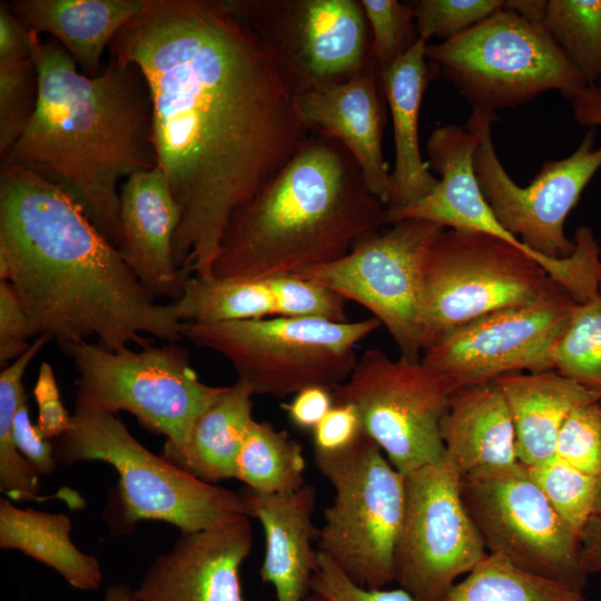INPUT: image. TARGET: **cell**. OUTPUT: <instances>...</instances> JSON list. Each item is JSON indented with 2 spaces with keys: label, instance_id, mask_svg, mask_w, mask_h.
<instances>
[{
  "label": "cell",
  "instance_id": "obj_1",
  "mask_svg": "<svg viewBox=\"0 0 601 601\" xmlns=\"http://www.w3.org/2000/svg\"><path fill=\"white\" fill-rule=\"evenodd\" d=\"M109 53L149 88L152 144L179 207L186 279L213 276L226 228L309 136L273 57L224 0H148Z\"/></svg>",
  "mask_w": 601,
  "mask_h": 601
},
{
  "label": "cell",
  "instance_id": "obj_2",
  "mask_svg": "<svg viewBox=\"0 0 601 601\" xmlns=\"http://www.w3.org/2000/svg\"><path fill=\"white\" fill-rule=\"evenodd\" d=\"M0 280L18 293L38 336L60 346L95 336L108 351L150 335L181 341L175 303L137 279L82 207L33 171L1 164Z\"/></svg>",
  "mask_w": 601,
  "mask_h": 601
},
{
  "label": "cell",
  "instance_id": "obj_3",
  "mask_svg": "<svg viewBox=\"0 0 601 601\" xmlns=\"http://www.w3.org/2000/svg\"><path fill=\"white\" fill-rule=\"evenodd\" d=\"M29 36L37 107L1 164L60 187L118 248V183L157 166L146 79L136 65L115 58L98 76H87L57 41H43L35 31Z\"/></svg>",
  "mask_w": 601,
  "mask_h": 601
},
{
  "label": "cell",
  "instance_id": "obj_4",
  "mask_svg": "<svg viewBox=\"0 0 601 601\" xmlns=\"http://www.w3.org/2000/svg\"><path fill=\"white\" fill-rule=\"evenodd\" d=\"M386 206L352 155L309 134L286 166L231 217L213 266L219 278L265 279L334 262L380 233Z\"/></svg>",
  "mask_w": 601,
  "mask_h": 601
},
{
  "label": "cell",
  "instance_id": "obj_5",
  "mask_svg": "<svg viewBox=\"0 0 601 601\" xmlns=\"http://www.w3.org/2000/svg\"><path fill=\"white\" fill-rule=\"evenodd\" d=\"M53 449L58 464L101 461L118 473L104 512L110 534L130 533L142 520L162 521L186 534L249 516L239 492L205 482L151 453L117 414L83 402L76 401L71 425L53 441Z\"/></svg>",
  "mask_w": 601,
  "mask_h": 601
},
{
  "label": "cell",
  "instance_id": "obj_6",
  "mask_svg": "<svg viewBox=\"0 0 601 601\" xmlns=\"http://www.w3.org/2000/svg\"><path fill=\"white\" fill-rule=\"evenodd\" d=\"M381 326L373 316L345 323L272 316L185 323L183 337L224 356L254 395L279 398L311 386L336 390L356 365L357 344Z\"/></svg>",
  "mask_w": 601,
  "mask_h": 601
},
{
  "label": "cell",
  "instance_id": "obj_7",
  "mask_svg": "<svg viewBox=\"0 0 601 601\" xmlns=\"http://www.w3.org/2000/svg\"><path fill=\"white\" fill-rule=\"evenodd\" d=\"M61 348L78 374L76 401L129 412L145 428L166 436V460L185 452L196 421L227 387L199 381L187 349L177 343L112 352L83 341Z\"/></svg>",
  "mask_w": 601,
  "mask_h": 601
},
{
  "label": "cell",
  "instance_id": "obj_8",
  "mask_svg": "<svg viewBox=\"0 0 601 601\" xmlns=\"http://www.w3.org/2000/svg\"><path fill=\"white\" fill-rule=\"evenodd\" d=\"M425 56L472 108L489 111L549 90L572 101L588 86L542 24L504 8L455 38L427 45Z\"/></svg>",
  "mask_w": 601,
  "mask_h": 601
},
{
  "label": "cell",
  "instance_id": "obj_9",
  "mask_svg": "<svg viewBox=\"0 0 601 601\" xmlns=\"http://www.w3.org/2000/svg\"><path fill=\"white\" fill-rule=\"evenodd\" d=\"M314 462L334 490L317 550L358 585L382 589L392 583L405 475L365 432L347 449L314 451Z\"/></svg>",
  "mask_w": 601,
  "mask_h": 601
},
{
  "label": "cell",
  "instance_id": "obj_10",
  "mask_svg": "<svg viewBox=\"0 0 601 601\" xmlns=\"http://www.w3.org/2000/svg\"><path fill=\"white\" fill-rule=\"evenodd\" d=\"M554 282L525 252L499 237L443 229L423 266L422 348L483 315L539 298Z\"/></svg>",
  "mask_w": 601,
  "mask_h": 601
},
{
  "label": "cell",
  "instance_id": "obj_11",
  "mask_svg": "<svg viewBox=\"0 0 601 601\" xmlns=\"http://www.w3.org/2000/svg\"><path fill=\"white\" fill-rule=\"evenodd\" d=\"M265 45L293 97L347 81L375 62L356 0H224Z\"/></svg>",
  "mask_w": 601,
  "mask_h": 601
},
{
  "label": "cell",
  "instance_id": "obj_12",
  "mask_svg": "<svg viewBox=\"0 0 601 601\" xmlns=\"http://www.w3.org/2000/svg\"><path fill=\"white\" fill-rule=\"evenodd\" d=\"M454 384L421 358L366 349L334 402L353 404L365 434L402 474L445 457L441 421Z\"/></svg>",
  "mask_w": 601,
  "mask_h": 601
},
{
  "label": "cell",
  "instance_id": "obj_13",
  "mask_svg": "<svg viewBox=\"0 0 601 601\" xmlns=\"http://www.w3.org/2000/svg\"><path fill=\"white\" fill-rule=\"evenodd\" d=\"M461 495L489 553L583 592L580 535L520 462L461 475Z\"/></svg>",
  "mask_w": 601,
  "mask_h": 601
},
{
  "label": "cell",
  "instance_id": "obj_14",
  "mask_svg": "<svg viewBox=\"0 0 601 601\" xmlns=\"http://www.w3.org/2000/svg\"><path fill=\"white\" fill-rule=\"evenodd\" d=\"M460 483L461 473L446 457L405 475L394 574L416 601H440L487 554Z\"/></svg>",
  "mask_w": 601,
  "mask_h": 601
},
{
  "label": "cell",
  "instance_id": "obj_15",
  "mask_svg": "<svg viewBox=\"0 0 601 601\" xmlns=\"http://www.w3.org/2000/svg\"><path fill=\"white\" fill-rule=\"evenodd\" d=\"M494 111L472 108L466 126L479 135L474 156L483 196L501 226L534 253L561 259L574 250L564 221L583 189L601 168V147L594 149L597 130L590 128L573 154L543 164L530 185L515 184L502 166L492 141Z\"/></svg>",
  "mask_w": 601,
  "mask_h": 601
},
{
  "label": "cell",
  "instance_id": "obj_16",
  "mask_svg": "<svg viewBox=\"0 0 601 601\" xmlns=\"http://www.w3.org/2000/svg\"><path fill=\"white\" fill-rule=\"evenodd\" d=\"M443 229L426 220H401L361 242L347 255L294 276L319 283L364 306L387 329L400 355L420 359L423 266Z\"/></svg>",
  "mask_w": 601,
  "mask_h": 601
},
{
  "label": "cell",
  "instance_id": "obj_17",
  "mask_svg": "<svg viewBox=\"0 0 601 601\" xmlns=\"http://www.w3.org/2000/svg\"><path fill=\"white\" fill-rule=\"evenodd\" d=\"M578 302L556 282L539 298L483 315L423 349L421 361L456 387L552 370L553 349Z\"/></svg>",
  "mask_w": 601,
  "mask_h": 601
},
{
  "label": "cell",
  "instance_id": "obj_18",
  "mask_svg": "<svg viewBox=\"0 0 601 601\" xmlns=\"http://www.w3.org/2000/svg\"><path fill=\"white\" fill-rule=\"evenodd\" d=\"M253 546L247 515L210 529L181 534L154 560L135 601H245L240 566Z\"/></svg>",
  "mask_w": 601,
  "mask_h": 601
},
{
  "label": "cell",
  "instance_id": "obj_19",
  "mask_svg": "<svg viewBox=\"0 0 601 601\" xmlns=\"http://www.w3.org/2000/svg\"><path fill=\"white\" fill-rule=\"evenodd\" d=\"M380 88L375 61L347 81L293 100L305 129L339 142L358 165L372 195L387 206L391 174L382 147L386 116Z\"/></svg>",
  "mask_w": 601,
  "mask_h": 601
},
{
  "label": "cell",
  "instance_id": "obj_20",
  "mask_svg": "<svg viewBox=\"0 0 601 601\" xmlns=\"http://www.w3.org/2000/svg\"><path fill=\"white\" fill-rule=\"evenodd\" d=\"M179 220V207L159 166L131 175L120 186L118 252L154 297L171 303L180 298L185 283L173 250Z\"/></svg>",
  "mask_w": 601,
  "mask_h": 601
},
{
  "label": "cell",
  "instance_id": "obj_21",
  "mask_svg": "<svg viewBox=\"0 0 601 601\" xmlns=\"http://www.w3.org/2000/svg\"><path fill=\"white\" fill-rule=\"evenodd\" d=\"M477 132L465 125L436 127L426 141L428 165L436 170L435 188L424 198L396 210H386L387 225L420 219L446 229L481 231L525 249L495 218L481 190L474 156Z\"/></svg>",
  "mask_w": 601,
  "mask_h": 601
},
{
  "label": "cell",
  "instance_id": "obj_22",
  "mask_svg": "<svg viewBox=\"0 0 601 601\" xmlns=\"http://www.w3.org/2000/svg\"><path fill=\"white\" fill-rule=\"evenodd\" d=\"M239 493L249 516L257 519L264 530L262 581L273 585L277 601H303L311 590L319 554L314 548L319 534L313 522L315 487L304 484L279 494L246 487Z\"/></svg>",
  "mask_w": 601,
  "mask_h": 601
},
{
  "label": "cell",
  "instance_id": "obj_23",
  "mask_svg": "<svg viewBox=\"0 0 601 601\" xmlns=\"http://www.w3.org/2000/svg\"><path fill=\"white\" fill-rule=\"evenodd\" d=\"M426 46V41L420 39L407 53L378 67L381 87L391 110L395 147L386 210H396L424 198L439 183L422 158L418 139L421 104L432 78Z\"/></svg>",
  "mask_w": 601,
  "mask_h": 601
},
{
  "label": "cell",
  "instance_id": "obj_24",
  "mask_svg": "<svg viewBox=\"0 0 601 601\" xmlns=\"http://www.w3.org/2000/svg\"><path fill=\"white\" fill-rule=\"evenodd\" d=\"M445 457L461 475L518 461L508 403L494 382L456 390L441 421Z\"/></svg>",
  "mask_w": 601,
  "mask_h": 601
},
{
  "label": "cell",
  "instance_id": "obj_25",
  "mask_svg": "<svg viewBox=\"0 0 601 601\" xmlns=\"http://www.w3.org/2000/svg\"><path fill=\"white\" fill-rule=\"evenodd\" d=\"M493 382L508 403L518 461L525 466L554 456L566 417L579 406L601 401L594 392L555 371L510 373Z\"/></svg>",
  "mask_w": 601,
  "mask_h": 601
},
{
  "label": "cell",
  "instance_id": "obj_26",
  "mask_svg": "<svg viewBox=\"0 0 601 601\" xmlns=\"http://www.w3.org/2000/svg\"><path fill=\"white\" fill-rule=\"evenodd\" d=\"M148 0H13L9 7L29 30L49 33L87 76H98L104 51Z\"/></svg>",
  "mask_w": 601,
  "mask_h": 601
},
{
  "label": "cell",
  "instance_id": "obj_27",
  "mask_svg": "<svg viewBox=\"0 0 601 601\" xmlns=\"http://www.w3.org/2000/svg\"><path fill=\"white\" fill-rule=\"evenodd\" d=\"M63 513L20 509L0 499V548L18 550L58 572L71 587L97 589L102 581L98 560L81 552L70 538Z\"/></svg>",
  "mask_w": 601,
  "mask_h": 601
},
{
  "label": "cell",
  "instance_id": "obj_28",
  "mask_svg": "<svg viewBox=\"0 0 601 601\" xmlns=\"http://www.w3.org/2000/svg\"><path fill=\"white\" fill-rule=\"evenodd\" d=\"M253 396L239 380L227 386L196 421L185 452L167 461L211 484L234 479L236 459L254 421Z\"/></svg>",
  "mask_w": 601,
  "mask_h": 601
},
{
  "label": "cell",
  "instance_id": "obj_29",
  "mask_svg": "<svg viewBox=\"0 0 601 601\" xmlns=\"http://www.w3.org/2000/svg\"><path fill=\"white\" fill-rule=\"evenodd\" d=\"M185 323L216 324L276 316L268 280L233 279L193 275L175 302Z\"/></svg>",
  "mask_w": 601,
  "mask_h": 601
},
{
  "label": "cell",
  "instance_id": "obj_30",
  "mask_svg": "<svg viewBox=\"0 0 601 601\" xmlns=\"http://www.w3.org/2000/svg\"><path fill=\"white\" fill-rule=\"evenodd\" d=\"M302 445L268 422L250 424L236 459L234 479L262 494H279L304 485Z\"/></svg>",
  "mask_w": 601,
  "mask_h": 601
},
{
  "label": "cell",
  "instance_id": "obj_31",
  "mask_svg": "<svg viewBox=\"0 0 601 601\" xmlns=\"http://www.w3.org/2000/svg\"><path fill=\"white\" fill-rule=\"evenodd\" d=\"M440 601H583V592L487 552Z\"/></svg>",
  "mask_w": 601,
  "mask_h": 601
},
{
  "label": "cell",
  "instance_id": "obj_32",
  "mask_svg": "<svg viewBox=\"0 0 601 601\" xmlns=\"http://www.w3.org/2000/svg\"><path fill=\"white\" fill-rule=\"evenodd\" d=\"M542 26L588 86L601 82V0H550Z\"/></svg>",
  "mask_w": 601,
  "mask_h": 601
},
{
  "label": "cell",
  "instance_id": "obj_33",
  "mask_svg": "<svg viewBox=\"0 0 601 601\" xmlns=\"http://www.w3.org/2000/svg\"><path fill=\"white\" fill-rule=\"evenodd\" d=\"M552 370L601 397V296L578 304L552 354Z\"/></svg>",
  "mask_w": 601,
  "mask_h": 601
},
{
  "label": "cell",
  "instance_id": "obj_34",
  "mask_svg": "<svg viewBox=\"0 0 601 601\" xmlns=\"http://www.w3.org/2000/svg\"><path fill=\"white\" fill-rule=\"evenodd\" d=\"M526 467L553 509L581 536L594 514L600 477L582 472L556 456Z\"/></svg>",
  "mask_w": 601,
  "mask_h": 601
},
{
  "label": "cell",
  "instance_id": "obj_35",
  "mask_svg": "<svg viewBox=\"0 0 601 601\" xmlns=\"http://www.w3.org/2000/svg\"><path fill=\"white\" fill-rule=\"evenodd\" d=\"M38 72L30 57L0 61V158H6L32 118Z\"/></svg>",
  "mask_w": 601,
  "mask_h": 601
},
{
  "label": "cell",
  "instance_id": "obj_36",
  "mask_svg": "<svg viewBox=\"0 0 601 601\" xmlns=\"http://www.w3.org/2000/svg\"><path fill=\"white\" fill-rule=\"evenodd\" d=\"M371 37L372 55L378 67L407 53L420 40L413 6L397 0H361Z\"/></svg>",
  "mask_w": 601,
  "mask_h": 601
},
{
  "label": "cell",
  "instance_id": "obj_37",
  "mask_svg": "<svg viewBox=\"0 0 601 601\" xmlns=\"http://www.w3.org/2000/svg\"><path fill=\"white\" fill-rule=\"evenodd\" d=\"M266 279L275 298L276 316L349 322L347 300L331 288L294 275Z\"/></svg>",
  "mask_w": 601,
  "mask_h": 601
},
{
  "label": "cell",
  "instance_id": "obj_38",
  "mask_svg": "<svg viewBox=\"0 0 601 601\" xmlns=\"http://www.w3.org/2000/svg\"><path fill=\"white\" fill-rule=\"evenodd\" d=\"M503 0H421L413 4L420 39L457 37L501 10Z\"/></svg>",
  "mask_w": 601,
  "mask_h": 601
},
{
  "label": "cell",
  "instance_id": "obj_39",
  "mask_svg": "<svg viewBox=\"0 0 601 601\" xmlns=\"http://www.w3.org/2000/svg\"><path fill=\"white\" fill-rule=\"evenodd\" d=\"M554 456L582 472L601 476V401L579 406L566 417Z\"/></svg>",
  "mask_w": 601,
  "mask_h": 601
},
{
  "label": "cell",
  "instance_id": "obj_40",
  "mask_svg": "<svg viewBox=\"0 0 601 601\" xmlns=\"http://www.w3.org/2000/svg\"><path fill=\"white\" fill-rule=\"evenodd\" d=\"M311 590L326 601H416L404 589H370L352 581L326 554L319 552Z\"/></svg>",
  "mask_w": 601,
  "mask_h": 601
},
{
  "label": "cell",
  "instance_id": "obj_41",
  "mask_svg": "<svg viewBox=\"0 0 601 601\" xmlns=\"http://www.w3.org/2000/svg\"><path fill=\"white\" fill-rule=\"evenodd\" d=\"M37 331L14 287L0 280V364L7 366L31 346Z\"/></svg>",
  "mask_w": 601,
  "mask_h": 601
},
{
  "label": "cell",
  "instance_id": "obj_42",
  "mask_svg": "<svg viewBox=\"0 0 601 601\" xmlns=\"http://www.w3.org/2000/svg\"><path fill=\"white\" fill-rule=\"evenodd\" d=\"M33 397L38 407L36 427L45 439L56 440L69 430L71 415L61 402L52 366L47 362L40 365Z\"/></svg>",
  "mask_w": 601,
  "mask_h": 601
},
{
  "label": "cell",
  "instance_id": "obj_43",
  "mask_svg": "<svg viewBox=\"0 0 601 601\" xmlns=\"http://www.w3.org/2000/svg\"><path fill=\"white\" fill-rule=\"evenodd\" d=\"M314 451L337 452L354 444L364 433L356 407L346 402H334L333 407L312 431Z\"/></svg>",
  "mask_w": 601,
  "mask_h": 601
},
{
  "label": "cell",
  "instance_id": "obj_44",
  "mask_svg": "<svg viewBox=\"0 0 601 601\" xmlns=\"http://www.w3.org/2000/svg\"><path fill=\"white\" fill-rule=\"evenodd\" d=\"M333 405V391L311 386L296 393L292 401L282 403L280 407L295 426L313 431Z\"/></svg>",
  "mask_w": 601,
  "mask_h": 601
},
{
  "label": "cell",
  "instance_id": "obj_45",
  "mask_svg": "<svg viewBox=\"0 0 601 601\" xmlns=\"http://www.w3.org/2000/svg\"><path fill=\"white\" fill-rule=\"evenodd\" d=\"M30 57L29 30L12 13L9 2H0V61Z\"/></svg>",
  "mask_w": 601,
  "mask_h": 601
},
{
  "label": "cell",
  "instance_id": "obj_46",
  "mask_svg": "<svg viewBox=\"0 0 601 601\" xmlns=\"http://www.w3.org/2000/svg\"><path fill=\"white\" fill-rule=\"evenodd\" d=\"M580 560L588 575L601 572V514H594L581 533Z\"/></svg>",
  "mask_w": 601,
  "mask_h": 601
},
{
  "label": "cell",
  "instance_id": "obj_47",
  "mask_svg": "<svg viewBox=\"0 0 601 601\" xmlns=\"http://www.w3.org/2000/svg\"><path fill=\"white\" fill-rule=\"evenodd\" d=\"M572 108L578 124L590 128L601 126V83L587 86L572 100Z\"/></svg>",
  "mask_w": 601,
  "mask_h": 601
},
{
  "label": "cell",
  "instance_id": "obj_48",
  "mask_svg": "<svg viewBox=\"0 0 601 601\" xmlns=\"http://www.w3.org/2000/svg\"><path fill=\"white\" fill-rule=\"evenodd\" d=\"M504 9L518 13L525 20L542 24L548 9V1L545 0H506L504 1Z\"/></svg>",
  "mask_w": 601,
  "mask_h": 601
},
{
  "label": "cell",
  "instance_id": "obj_49",
  "mask_svg": "<svg viewBox=\"0 0 601 601\" xmlns=\"http://www.w3.org/2000/svg\"><path fill=\"white\" fill-rule=\"evenodd\" d=\"M105 601H135L134 591L126 584L110 585L106 591Z\"/></svg>",
  "mask_w": 601,
  "mask_h": 601
},
{
  "label": "cell",
  "instance_id": "obj_50",
  "mask_svg": "<svg viewBox=\"0 0 601 601\" xmlns=\"http://www.w3.org/2000/svg\"><path fill=\"white\" fill-rule=\"evenodd\" d=\"M594 514H601V476H600V484H599V492H598L597 503H595V508H594Z\"/></svg>",
  "mask_w": 601,
  "mask_h": 601
},
{
  "label": "cell",
  "instance_id": "obj_51",
  "mask_svg": "<svg viewBox=\"0 0 601 601\" xmlns=\"http://www.w3.org/2000/svg\"><path fill=\"white\" fill-rule=\"evenodd\" d=\"M598 294L601 296V269H600L599 283H598Z\"/></svg>",
  "mask_w": 601,
  "mask_h": 601
},
{
  "label": "cell",
  "instance_id": "obj_52",
  "mask_svg": "<svg viewBox=\"0 0 601 601\" xmlns=\"http://www.w3.org/2000/svg\"><path fill=\"white\" fill-rule=\"evenodd\" d=\"M312 601H326V600L321 599V598H318V597H315Z\"/></svg>",
  "mask_w": 601,
  "mask_h": 601
},
{
  "label": "cell",
  "instance_id": "obj_53",
  "mask_svg": "<svg viewBox=\"0 0 601 601\" xmlns=\"http://www.w3.org/2000/svg\"><path fill=\"white\" fill-rule=\"evenodd\" d=\"M601 83V82H600Z\"/></svg>",
  "mask_w": 601,
  "mask_h": 601
}]
</instances>
